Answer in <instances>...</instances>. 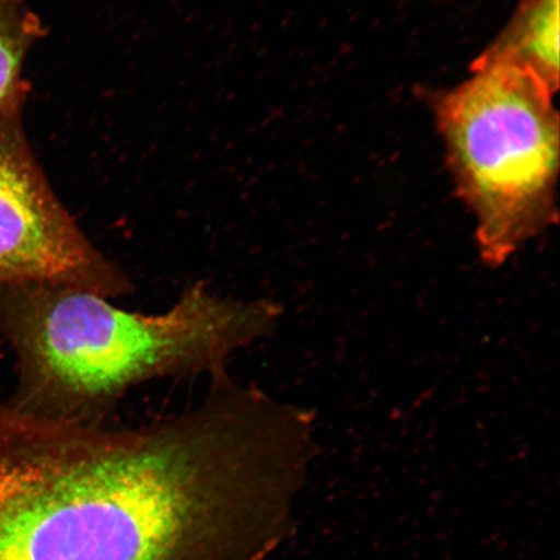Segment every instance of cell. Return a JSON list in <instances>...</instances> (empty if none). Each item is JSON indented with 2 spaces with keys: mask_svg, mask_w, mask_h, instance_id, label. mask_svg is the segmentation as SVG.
<instances>
[{
  "mask_svg": "<svg viewBox=\"0 0 560 560\" xmlns=\"http://www.w3.org/2000/svg\"><path fill=\"white\" fill-rule=\"evenodd\" d=\"M24 104L0 109V289L52 283L109 300L131 295L135 280L91 242L47 180L27 142Z\"/></svg>",
  "mask_w": 560,
  "mask_h": 560,
  "instance_id": "cell-4",
  "label": "cell"
},
{
  "mask_svg": "<svg viewBox=\"0 0 560 560\" xmlns=\"http://www.w3.org/2000/svg\"><path fill=\"white\" fill-rule=\"evenodd\" d=\"M556 95L520 69H471L435 101L458 198L476 220L481 261L500 268L557 225L560 125Z\"/></svg>",
  "mask_w": 560,
  "mask_h": 560,
  "instance_id": "cell-3",
  "label": "cell"
},
{
  "mask_svg": "<svg viewBox=\"0 0 560 560\" xmlns=\"http://www.w3.org/2000/svg\"><path fill=\"white\" fill-rule=\"evenodd\" d=\"M46 33L44 21L26 0H0V109L26 101L25 61Z\"/></svg>",
  "mask_w": 560,
  "mask_h": 560,
  "instance_id": "cell-6",
  "label": "cell"
},
{
  "mask_svg": "<svg viewBox=\"0 0 560 560\" xmlns=\"http://www.w3.org/2000/svg\"><path fill=\"white\" fill-rule=\"evenodd\" d=\"M489 66L520 69L557 95L559 0H521L505 30L472 61L471 69Z\"/></svg>",
  "mask_w": 560,
  "mask_h": 560,
  "instance_id": "cell-5",
  "label": "cell"
},
{
  "mask_svg": "<svg viewBox=\"0 0 560 560\" xmlns=\"http://www.w3.org/2000/svg\"><path fill=\"white\" fill-rule=\"evenodd\" d=\"M270 493L261 419L225 382L136 427L0 404V560H255Z\"/></svg>",
  "mask_w": 560,
  "mask_h": 560,
  "instance_id": "cell-1",
  "label": "cell"
},
{
  "mask_svg": "<svg viewBox=\"0 0 560 560\" xmlns=\"http://www.w3.org/2000/svg\"><path fill=\"white\" fill-rule=\"evenodd\" d=\"M282 317L269 300L221 295L205 282L156 314L121 310L73 287L0 289V338L16 357L11 402L32 415L103 423L138 385L213 375L268 338Z\"/></svg>",
  "mask_w": 560,
  "mask_h": 560,
  "instance_id": "cell-2",
  "label": "cell"
}]
</instances>
